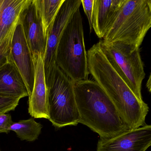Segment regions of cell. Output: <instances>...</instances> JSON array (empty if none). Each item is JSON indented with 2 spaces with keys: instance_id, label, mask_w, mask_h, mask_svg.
<instances>
[{
  "instance_id": "cell-1",
  "label": "cell",
  "mask_w": 151,
  "mask_h": 151,
  "mask_svg": "<svg viewBox=\"0 0 151 151\" xmlns=\"http://www.w3.org/2000/svg\"><path fill=\"white\" fill-rule=\"evenodd\" d=\"M87 53L90 74L110 98L129 130L145 125L148 105L137 99L112 67L99 42L93 45Z\"/></svg>"
},
{
  "instance_id": "cell-2",
  "label": "cell",
  "mask_w": 151,
  "mask_h": 151,
  "mask_svg": "<svg viewBox=\"0 0 151 151\" xmlns=\"http://www.w3.org/2000/svg\"><path fill=\"white\" fill-rule=\"evenodd\" d=\"M79 121L106 139L129 130L112 101L101 86L92 80L74 82Z\"/></svg>"
},
{
  "instance_id": "cell-3",
  "label": "cell",
  "mask_w": 151,
  "mask_h": 151,
  "mask_svg": "<svg viewBox=\"0 0 151 151\" xmlns=\"http://www.w3.org/2000/svg\"><path fill=\"white\" fill-rule=\"evenodd\" d=\"M55 62L73 82L88 79L90 73L80 9L75 12L62 34Z\"/></svg>"
},
{
  "instance_id": "cell-4",
  "label": "cell",
  "mask_w": 151,
  "mask_h": 151,
  "mask_svg": "<svg viewBox=\"0 0 151 151\" xmlns=\"http://www.w3.org/2000/svg\"><path fill=\"white\" fill-rule=\"evenodd\" d=\"M151 27V1L125 0L102 40L122 42L139 48Z\"/></svg>"
},
{
  "instance_id": "cell-5",
  "label": "cell",
  "mask_w": 151,
  "mask_h": 151,
  "mask_svg": "<svg viewBox=\"0 0 151 151\" xmlns=\"http://www.w3.org/2000/svg\"><path fill=\"white\" fill-rule=\"evenodd\" d=\"M45 79L48 120L58 128L77 125L79 115L74 92V82L56 63Z\"/></svg>"
},
{
  "instance_id": "cell-6",
  "label": "cell",
  "mask_w": 151,
  "mask_h": 151,
  "mask_svg": "<svg viewBox=\"0 0 151 151\" xmlns=\"http://www.w3.org/2000/svg\"><path fill=\"white\" fill-rule=\"evenodd\" d=\"M99 42L109 63L137 99L143 101L141 86L145 73L139 47L122 42Z\"/></svg>"
},
{
  "instance_id": "cell-7",
  "label": "cell",
  "mask_w": 151,
  "mask_h": 151,
  "mask_svg": "<svg viewBox=\"0 0 151 151\" xmlns=\"http://www.w3.org/2000/svg\"><path fill=\"white\" fill-rule=\"evenodd\" d=\"M8 59L16 67L22 77L30 97L34 84V64L32 54L19 21L12 37Z\"/></svg>"
},
{
  "instance_id": "cell-8",
  "label": "cell",
  "mask_w": 151,
  "mask_h": 151,
  "mask_svg": "<svg viewBox=\"0 0 151 151\" xmlns=\"http://www.w3.org/2000/svg\"><path fill=\"white\" fill-rule=\"evenodd\" d=\"M81 4V0H65L58 12L47 37L46 48L43 57L45 78L56 64V50L63 30Z\"/></svg>"
},
{
  "instance_id": "cell-9",
  "label": "cell",
  "mask_w": 151,
  "mask_h": 151,
  "mask_svg": "<svg viewBox=\"0 0 151 151\" xmlns=\"http://www.w3.org/2000/svg\"><path fill=\"white\" fill-rule=\"evenodd\" d=\"M151 145V125L145 124L111 138L100 139L97 151H146Z\"/></svg>"
},
{
  "instance_id": "cell-10",
  "label": "cell",
  "mask_w": 151,
  "mask_h": 151,
  "mask_svg": "<svg viewBox=\"0 0 151 151\" xmlns=\"http://www.w3.org/2000/svg\"><path fill=\"white\" fill-rule=\"evenodd\" d=\"M19 21L22 24L32 55L40 54L43 58L46 48L47 39L34 0H29L21 13Z\"/></svg>"
},
{
  "instance_id": "cell-11",
  "label": "cell",
  "mask_w": 151,
  "mask_h": 151,
  "mask_svg": "<svg viewBox=\"0 0 151 151\" xmlns=\"http://www.w3.org/2000/svg\"><path fill=\"white\" fill-rule=\"evenodd\" d=\"M32 59L34 84L32 92L29 97L28 111L34 118L48 119L47 90L43 56L40 54L33 55Z\"/></svg>"
},
{
  "instance_id": "cell-12",
  "label": "cell",
  "mask_w": 151,
  "mask_h": 151,
  "mask_svg": "<svg viewBox=\"0 0 151 151\" xmlns=\"http://www.w3.org/2000/svg\"><path fill=\"white\" fill-rule=\"evenodd\" d=\"M125 0H94L92 27L103 38L117 17Z\"/></svg>"
},
{
  "instance_id": "cell-13",
  "label": "cell",
  "mask_w": 151,
  "mask_h": 151,
  "mask_svg": "<svg viewBox=\"0 0 151 151\" xmlns=\"http://www.w3.org/2000/svg\"><path fill=\"white\" fill-rule=\"evenodd\" d=\"M0 96L12 98L29 97L22 77L14 64L8 60L0 67Z\"/></svg>"
},
{
  "instance_id": "cell-14",
  "label": "cell",
  "mask_w": 151,
  "mask_h": 151,
  "mask_svg": "<svg viewBox=\"0 0 151 151\" xmlns=\"http://www.w3.org/2000/svg\"><path fill=\"white\" fill-rule=\"evenodd\" d=\"M29 0H1L0 5V40L15 28Z\"/></svg>"
},
{
  "instance_id": "cell-15",
  "label": "cell",
  "mask_w": 151,
  "mask_h": 151,
  "mask_svg": "<svg viewBox=\"0 0 151 151\" xmlns=\"http://www.w3.org/2000/svg\"><path fill=\"white\" fill-rule=\"evenodd\" d=\"M34 1L42 22L45 37L47 39L65 0H34Z\"/></svg>"
},
{
  "instance_id": "cell-16",
  "label": "cell",
  "mask_w": 151,
  "mask_h": 151,
  "mask_svg": "<svg viewBox=\"0 0 151 151\" xmlns=\"http://www.w3.org/2000/svg\"><path fill=\"white\" fill-rule=\"evenodd\" d=\"M42 128L41 124L37 122L32 117L13 123L10 130L14 132L22 140L33 141L39 137Z\"/></svg>"
},
{
  "instance_id": "cell-17",
  "label": "cell",
  "mask_w": 151,
  "mask_h": 151,
  "mask_svg": "<svg viewBox=\"0 0 151 151\" xmlns=\"http://www.w3.org/2000/svg\"><path fill=\"white\" fill-rule=\"evenodd\" d=\"M15 29V28L10 31L5 38L0 40V67L8 60L10 44Z\"/></svg>"
},
{
  "instance_id": "cell-18",
  "label": "cell",
  "mask_w": 151,
  "mask_h": 151,
  "mask_svg": "<svg viewBox=\"0 0 151 151\" xmlns=\"http://www.w3.org/2000/svg\"><path fill=\"white\" fill-rule=\"evenodd\" d=\"M21 98L0 96V114L14 111L19 104Z\"/></svg>"
},
{
  "instance_id": "cell-19",
  "label": "cell",
  "mask_w": 151,
  "mask_h": 151,
  "mask_svg": "<svg viewBox=\"0 0 151 151\" xmlns=\"http://www.w3.org/2000/svg\"><path fill=\"white\" fill-rule=\"evenodd\" d=\"M14 122L9 114H0V133H9Z\"/></svg>"
},
{
  "instance_id": "cell-20",
  "label": "cell",
  "mask_w": 151,
  "mask_h": 151,
  "mask_svg": "<svg viewBox=\"0 0 151 151\" xmlns=\"http://www.w3.org/2000/svg\"><path fill=\"white\" fill-rule=\"evenodd\" d=\"M81 3L83 5L84 11L87 16L89 26H90V32L92 31V20L93 14V3L94 0H81Z\"/></svg>"
},
{
  "instance_id": "cell-21",
  "label": "cell",
  "mask_w": 151,
  "mask_h": 151,
  "mask_svg": "<svg viewBox=\"0 0 151 151\" xmlns=\"http://www.w3.org/2000/svg\"><path fill=\"white\" fill-rule=\"evenodd\" d=\"M147 89H148L149 91H151V78L150 76H149V80L147 81Z\"/></svg>"
},
{
  "instance_id": "cell-22",
  "label": "cell",
  "mask_w": 151,
  "mask_h": 151,
  "mask_svg": "<svg viewBox=\"0 0 151 151\" xmlns=\"http://www.w3.org/2000/svg\"><path fill=\"white\" fill-rule=\"evenodd\" d=\"M1 0H0V5H1Z\"/></svg>"
}]
</instances>
